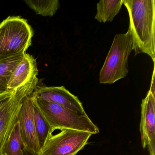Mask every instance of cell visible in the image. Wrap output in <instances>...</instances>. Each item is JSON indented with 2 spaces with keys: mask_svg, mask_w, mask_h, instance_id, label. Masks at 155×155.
Instances as JSON below:
<instances>
[{
  "mask_svg": "<svg viewBox=\"0 0 155 155\" xmlns=\"http://www.w3.org/2000/svg\"><path fill=\"white\" fill-rule=\"evenodd\" d=\"M129 18V29L135 56L145 53L155 64V1L154 0H124Z\"/></svg>",
  "mask_w": 155,
  "mask_h": 155,
  "instance_id": "cell-1",
  "label": "cell"
},
{
  "mask_svg": "<svg viewBox=\"0 0 155 155\" xmlns=\"http://www.w3.org/2000/svg\"><path fill=\"white\" fill-rule=\"evenodd\" d=\"M37 76L16 89L0 94V155H3L5 146L18 121L24 98L31 95L37 87Z\"/></svg>",
  "mask_w": 155,
  "mask_h": 155,
  "instance_id": "cell-2",
  "label": "cell"
},
{
  "mask_svg": "<svg viewBox=\"0 0 155 155\" xmlns=\"http://www.w3.org/2000/svg\"><path fill=\"white\" fill-rule=\"evenodd\" d=\"M32 97L41 112L54 130H74L89 132L92 135L99 133V129L87 114H79L61 105Z\"/></svg>",
  "mask_w": 155,
  "mask_h": 155,
  "instance_id": "cell-3",
  "label": "cell"
},
{
  "mask_svg": "<svg viewBox=\"0 0 155 155\" xmlns=\"http://www.w3.org/2000/svg\"><path fill=\"white\" fill-rule=\"evenodd\" d=\"M32 28L19 16L9 17L0 23V61L24 54L30 47Z\"/></svg>",
  "mask_w": 155,
  "mask_h": 155,
  "instance_id": "cell-4",
  "label": "cell"
},
{
  "mask_svg": "<svg viewBox=\"0 0 155 155\" xmlns=\"http://www.w3.org/2000/svg\"><path fill=\"white\" fill-rule=\"evenodd\" d=\"M132 49L129 29L124 34H116L99 74L100 84H112L127 77L128 59Z\"/></svg>",
  "mask_w": 155,
  "mask_h": 155,
  "instance_id": "cell-5",
  "label": "cell"
},
{
  "mask_svg": "<svg viewBox=\"0 0 155 155\" xmlns=\"http://www.w3.org/2000/svg\"><path fill=\"white\" fill-rule=\"evenodd\" d=\"M51 135L40 155H76L87 145L92 134L71 129Z\"/></svg>",
  "mask_w": 155,
  "mask_h": 155,
  "instance_id": "cell-6",
  "label": "cell"
},
{
  "mask_svg": "<svg viewBox=\"0 0 155 155\" xmlns=\"http://www.w3.org/2000/svg\"><path fill=\"white\" fill-rule=\"evenodd\" d=\"M18 120L24 150L32 155H40L41 148L34 123L33 98L31 94L24 98Z\"/></svg>",
  "mask_w": 155,
  "mask_h": 155,
  "instance_id": "cell-7",
  "label": "cell"
},
{
  "mask_svg": "<svg viewBox=\"0 0 155 155\" xmlns=\"http://www.w3.org/2000/svg\"><path fill=\"white\" fill-rule=\"evenodd\" d=\"M140 131L143 149L147 148L149 155H155V91L149 90L142 99Z\"/></svg>",
  "mask_w": 155,
  "mask_h": 155,
  "instance_id": "cell-8",
  "label": "cell"
},
{
  "mask_svg": "<svg viewBox=\"0 0 155 155\" xmlns=\"http://www.w3.org/2000/svg\"><path fill=\"white\" fill-rule=\"evenodd\" d=\"M31 95L35 97L61 105L79 114H86L78 98L71 94L64 86H37Z\"/></svg>",
  "mask_w": 155,
  "mask_h": 155,
  "instance_id": "cell-9",
  "label": "cell"
},
{
  "mask_svg": "<svg viewBox=\"0 0 155 155\" xmlns=\"http://www.w3.org/2000/svg\"><path fill=\"white\" fill-rule=\"evenodd\" d=\"M38 75L36 59L32 55L26 53L22 60L13 70L8 88L10 90L16 89L26 84Z\"/></svg>",
  "mask_w": 155,
  "mask_h": 155,
  "instance_id": "cell-10",
  "label": "cell"
},
{
  "mask_svg": "<svg viewBox=\"0 0 155 155\" xmlns=\"http://www.w3.org/2000/svg\"><path fill=\"white\" fill-rule=\"evenodd\" d=\"M124 0H101L97 3L95 19L101 23L111 22L118 14Z\"/></svg>",
  "mask_w": 155,
  "mask_h": 155,
  "instance_id": "cell-11",
  "label": "cell"
},
{
  "mask_svg": "<svg viewBox=\"0 0 155 155\" xmlns=\"http://www.w3.org/2000/svg\"><path fill=\"white\" fill-rule=\"evenodd\" d=\"M24 54L16 55L0 61V94L10 90L8 86L12 74L15 67L22 60Z\"/></svg>",
  "mask_w": 155,
  "mask_h": 155,
  "instance_id": "cell-12",
  "label": "cell"
},
{
  "mask_svg": "<svg viewBox=\"0 0 155 155\" xmlns=\"http://www.w3.org/2000/svg\"><path fill=\"white\" fill-rule=\"evenodd\" d=\"M33 115L37 136L41 149L52 135L54 130L41 112L33 98Z\"/></svg>",
  "mask_w": 155,
  "mask_h": 155,
  "instance_id": "cell-13",
  "label": "cell"
},
{
  "mask_svg": "<svg viewBox=\"0 0 155 155\" xmlns=\"http://www.w3.org/2000/svg\"><path fill=\"white\" fill-rule=\"evenodd\" d=\"M26 4L38 15L52 17L60 7L58 0H28Z\"/></svg>",
  "mask_w": 155,
  "mask_h": 155,
  "instance_id": "cell-14",
  "label": "cell"
},
{
  "mask_svg": "<svg viewBox=\"0 0 155 155\" xmlns=\"http://www.w3.org/2000/svg\"><path fill=\"white\" fill-rule=\"evenodd\" d=\"M23 143L18 120L5 146L3 155H23Z\"/></svg>",
  "mask_w": 155,
  "mask_h": 155,
  "instance_id": "cell-15",
  "label": "cell"
},
{
  "mask_svg": "<svg viewBox=\"0 0 155 155\" xmlns=\"http://www.w3.org/2000/svg\"><path fill=\"white\" fill-rule=\"evenodd\" d=\"M23 155H32V154H30L29 152H27L26 150H24L23 151Z\"/></svg>",
  "mask_w": 155,
  "mask_h": 155,
  "instance_id": "cell-16",
  "label": "cell"
}]
</instances>
